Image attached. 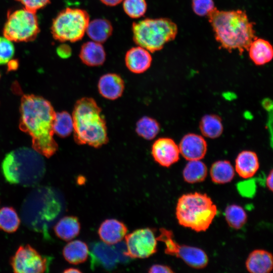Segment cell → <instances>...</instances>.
Masks as SVG:
<instances>
[{
    "label": "cell",
    "mask_w": 273,
    "mask_h": 273,
    "mask_svg": "<svg viewBox=\"0 0 273 273\" xmlns=\"http://www.w3.org/2000/svg\"><path fill=\"white\" fill-rule=\"evenodd\" d=\"M19 128L32 139V148L49 158L58 150L53 138L56 112L51 103L34 95H25L21 100Z\"/></svg>",
    "instance_id": "obj_1"
},
{
    "label": "cell",
    "mask_w": 273,
    "mask_h": 273,
    "mask_svg": "<svg viewBox=\"0 0 273 273\" xmlns=\"http://www.w3.org/2000/svg\"><path fill=\"white\" fill-rule=\"evenodd\" d=\"M220 47L228 51L237 50L242 55L257 37L254 23L241 10L220 11L214 8L207 15Z\"/></svg>",
    "instance_id": "obj_2"
},
{
    "label": "cell",
    "mask_w": 273,
    "mask_h": 273,
    "mask_svg": "<svg viewBox=\"0 0 273 273\" xmlns=\"http://www.w3.org/2000/svg\"><path fill=\"white\" fill-rule=\"evenodd\" d=\"M101 112L92 98L84 97L77 101L72 115L76 143L98 148L108 143L106 123Z\"/></svg>",
    "instance_id": "obj_3"
},
{
    "label": "cell",
    "mask_w": 273,
    "mask_h": 273,
    "mask_svg": "<svg viewBox=\"0 0 273 273\" xmlns=\"http://www.w3.org/2000/svg\"><path fill=\"white\" fill-rule=\"evenodd\" d=\"M42 155L33 148L21 147L6 154L2 163V172L11 184L35 186L46 171Z\"/></svg>",
    "instance_id": "obj_4"
},
{
    "label": "cell",
    "mask_w": 273,
    "mask_h": 273,
    "mask_svg": "<svg viewBox=\"0 0 273 273\" xmlns=\"http://www.w3.org/2000/svg\"><path fill=\"white\" fill-rule=\"evenodd\" d=\"M217 213V207L211 199L206 194L197 192L181 195L175 209L178 223L197 232L206 231Z\"/></svg>",
    "instance_id": "obj_5"
},
{
    "label": "cell",
    "mask_w": 273,
    "mask_h": 273,
    "mask_svg": "<svg viewBox=\"0 0 273 273\" xmlns=\"http://www.w3.org/2000/svg\"><path fill=\"white\" fill-rule=\"evenodd\" d=\"M133 40L151 53L161 50L176 37V24L169 19L146 18L132 25Z\"/></svg>",
    "instance_id": "obj_6"
},
{
    "label": "cell",
    "mask_w": 273,
    "mask_h": 273,
    "mask_svg": "<svg viewBox=\"0 0 273 273\" xmlns=\"http://www.w3.org/2000/svg\"><path fill=\"white\" fill-rule=\"evenodd\" d=\"M89 22L88 13L79 8H66L54 19L51 33L54 38L61 42H76L86 33Z\"/></svg>",
    "instance_id": "obj_7"
},
{
    "label": "cell",
    "mask_w": 273,
    "mask_h": 273,
    "mask_svg": "<svg viewBox=\"0 0 273 273\" xmlns=\"http://www.w3.org/2000/svg\"><path fill=\"white\" fill-rule=\"evenodd\" d=\"M39 31L36 13L24 8L8 12L3 33L4 36L11 41H33Z\"/></svg>",
    "instance_id": "obj_8"
},
{
    "label": "cell",
    "mask_w": 273,
    "mask_h": 273,
    "mask_svg": "<svg viewBox=\"0 0 273 273\" xmlns=\"http://www.w3.org/2000/svg\"><path fill=\"white\" fill-rule=\"evenodd\" d=\"M124 255L131 258L150 257L157 250V239L153 230L146 228L136 230L125 236Z\"/></svg>",
    "instance_id": "obj_9"
},
{
    "label": "cell",
    "mask_w": 273,
    "mask_h": 273,
    "mask_svg": "<svg viewBox=\"0 0 273 273\" xmlns=\"http://www.w3.org/2000/svg\"><path fill=\"white\" fill-rule=\"evenodd\" d=\"M10 263L16 273H41L46 271L48 260L29 245L20 246Z\"/></svg>",
    "instance_id": "obj_10"
},
{
    "label": "cell",
    "mask_w": 273,
    "mask_h": 273,
    "mask_svg": "<svg viewBox=\"0 0 273 273\" xmlns=\"http://www.w3.org/2000/svg\"><path fill=\"white\" fill-rule=\"evenodd\" d=\"M178 146L168 138H161L154 142L152 155L154 160L160 165L168 167L176 163L179 158Z\"/></svg>",
    "instance_id": "obj_11"
},
{
    "label": "cell",
    "mask_w": 273,
    "mask_h": 273,
    "mask_svg": "<svg viewBox=\"0 0 273 273\" xmlns=\"http://www.w3.org/2000/svg\"><path fill=\"white\" fill-rule=\"evenodd\" d=\"M180 154L186 160H201L205 156L207 149V143L201 135L189 133L181 139L179 146Z\"/></svg>",
    "instance_id": "obj_12"
},
{
    "label": "cell",
    "mask_w": 273,
    "mask_h": 273,
    "mask_svg": "<svg viewBox=\"0 0 273 273\" xmlns=\"http://www.w3.org/2000/svg\"><path fill=\"white\" fill-rule=\"evenodd\" d=\"M172 256L180 258L188 265L196 269L203 268L208 263V256L202 249L177 243Z\"/></svg>",
    "instance_id": "obj_13"
},
{
    "label": "cell",
    "mask_w": 273,
    "mask_h": 273,
    "mask_svg": "<svg viewBox=\"0 0 273 273\" xmlns=\"http://www.w3.org/2000/svg\"><path fill=\"white\" fill-rule=\"evenodd\" d=\"M127 232V228L125 224L114 218L103 221L98 232L100 239L108 245H114L122 241Z\"/></svg>",
    "instance_id": "obj_14"
},
{
    "label": "cell",
    "mask_w": 273,
    "mask_h": 273,
    "mask_svg": "<svg viewBox=\"0 0 273 273\" xmlns=\"http://www.w3.org/2000/svg\"><path fill=\"white\" fill-rule=\"evenodd\" d=\"M152 62L150 52L139 46L128 50L125 56L126 67L131 72L136 74L146 71L150 67Z\"/></svg>",
    "instance_id": "obj_15"
},
{
    "label": "cell",
    "mask_w": 273,
    "mask_h": 273,
    "mask_svg": "<svg viewBox=\"0 0 273 273\" xmlns=\"http://www.w3.org/2000/svg\"><path fill=\"white\" fill-rule=\"evenodd\" d=\"M98 88L99 93L104 98L114 100L122 96L124 89V82L116 73H107L100 78Z\"/></svg>",
    "instance_id": "obj_16"
},
{
    "label": "cell",
    "mask_w": 273,
    "mask_h": 273,
    "mask_svg": "<svg viewBox=\"0 0 273 273\" xmlns=\"http://www.w3.org/2000/svg\"><path fill=\"white\" fill-rule=\"evenodd\" d=\"M245 265L251 273H269L273 267L272 255L266 250L255 249L249 254Z\"/></svg>",
    "instance_id": "obj_17"
},
{
    "label": "cell",
    "mask_w": 273,
    "mask_h": 273,
    "mask_svg": "<svg viewBox=\"0 0 273 273\" xmlns=\"http://www.w3.org/2000/svg\"><path fill=\"white\" fill-rule=\"evenodd\" d=\"M106 54L102 43L94 41L84 43L80 49L79 57L82 62L90 67L103 65Z\"/></svg>",
    "instance_id": "obj_18"
},
{
    "label": "cell",
    "mask_w": 273,
    "mask_h": 273,
    "mask_svg": "<svg viewBox=\"0 0 273 273\" xmlns=\"http://www.w3.org/2000/svg\"><path fill=\"white\" fill-rule=\"evenodd\" d=\"M259 163L256 154L251 151H243L235 160V170L243 178H249L255 175L259 169Z\"/></svg>",
    "instance_id": "obj_19"
},
{
    "label": "cell",
    "mask_w": 273,
    "mask_h": 273,
    "mask_svg": "<svg viewBox=\"0 0 273 273\" xmlns=\"http://www.w3.org/2000/svg\"><path fill=\"white\" fill-rule=\"evenodd\" d=\"M249 55L251 60L256 65H263L270 62L273 57V49L268 41L262 39H254L249 49Z\"/></svg>",
    "instance_id": "obj_20"
},
{
    "label": "cell",
    "mask_w": 273,
    "mask_h": 273,
    "mask_svg": "<svg viewBox=\"0 0 273 273\" xmlns=\"http://www.w3.org/2000/svg\"><path fill=\"white\" fill-rule=\"evenodd\" d=\"M80 223L78 218L74 216H66L61 218L54 226L56 236L65 241H69L78 235Z\"/></svg>",
    "instance_id": "obj_21"
},
{
    "label": "cell",
    "mask_w": 273,
    "mask_h": 273,
    "mask_svg": "<svg viewBox=\"0 0 273 273\" xmlns=\"http://www.w3.org/2000/svg\"><path fill=\"white\" fill-rule=\"evenodd\" d=\"M112 32L111 23L104 18L89 21L86 30V34L93 41L101 43L105 42L112 35Z\"/></svg>",
    "instance_id": "obj_22"
},
{
    "label": "cell",
    "mask_w": 273,
    "mask_h": 273,
    "mask_svg": "<svg viewBox=\"0 0 273 273\" xmlns=\"http://www.w3.org/2000/svg\"><path fill=\"white\" fill-rule=\"evenodd\" d=\"M87 244L81 240L70 241L63 249V255L69 263L78 264L84 262L88 256Z\"/></svg>",
    "instance_id": "obj_23"
},
{
    "label": "cell",
    "mask_w": 273,
    "mask_h": 273,
    "mask_svg": "<svg viewBox=\"0 0 273 273\" xmlns=\"http://www.w3.org/2000/svg\"><path fill=\"white\" fill-rule=\"evenodd\" d=\"M210 175L213 183L224 184L233 180L235 176V169L229 161L218 160L212 164Z\"/></svg>",
    "instance_id": "obj_24"
},
{
    "label": "cell",
    "mask_w": 273,
    "mask_h": 273,
    "mask_svg": "<svg viewBox=\"0 0 273 273\" xmlns=\"http://www.w3.org/2000/svg\"><path fill=\"white\" fill-rule=\"evenodd\" d=\"M207 175V166L200 160H189L183 172L185 181L189 184L202 182Z\"/></svg>",
    "instance_id": "obj_25"
},
{
    "label": "cell",
    "mask_w": 273,
    "mask_h": 273,
    "mask_svg": "<svg viewBox=\"0 0 273 273\" xmlns=\"http://www.w3.org/2000/svg\"><path fill=\"white\" fill-rule=\"evenodd\" d=\"M200 129L204 136L210 139L217 138L223 131L221 119L216 115H205L200 121Z\"/></svg>",
    "instance_id": "obj_26"
},
{
    "label": "cell",
    "mask_w": 273,
    "mask_h": 273,
    "mask_svg": "<svg viewBox=\"0 0 273 273\" xmlns=\"http://www.w3.org/2000/svg\"><path fill=\"white\" fill-rule=\"evenodd\" d=\"M224 216L229 225L236 230L242 228L247 220V215L244 209L236 204L229 205L226 207Z\"/></svg>",
    "instance_id": "obj_27"
},
{
    "label": "cell",
    "mask_w": 273,
    "mask_h": 273,
    "mask_svg": "<svg viewBox=\"0 0 273 273\" xmlns=\"http://www.w3.org/2000/svg\"><path fill=\"white\" fill-rule=\"evenodd\" d=\"M20 224V219L16 210L11 207L0 209V229L5 232H16Z\"/></svg>",
    "instance_id": "obj_28"
},
{
    "label": "cell",
    "mask_w": 273,
    "mask_h": 273,
    "mask_svg": "<svg viewBox=\"0 0 273 273\" xmlns=\"http://www.w3.org/2000/svg\"><path fill=\"white\" fill-rule=\"evenodd\" d=\"M135 131L143 138L151 140L155 138L160 131L159 123L154 119L144 116L136 124Z\"/></svg>",
    "instance_id": "obj_29"
},
{
    "label": "cell",
    "mask_w": 273,
    "mask_h": 273,
    "mask_svg": "<svg viewBox=\"0 0 273 273\" xmlns=\"http://www.w3.org/2000/svg\"><path fill=\"white\" fill-rule=\"evenodd\" d=\"M53 130L58 135L66 137L73 130L72 116L66 111L56 113L53 123Z\"/></svg>",
    "instance_id": "obj_30"
},
{
    "label": "cell",
    "mask_w": 273,
    "mask_h": 273,
    "mask_svg": "<svg viewBox=\"0 0 273 273\" xmlns=\"http://www.w3.org/2000/svg\"><path fill=\"white\" fill-rule=\"evenodd\" d=\"M123 9L130 18L137 19L145 14L147 4L146 0H123Z\"/></svg>",
    "instance_id": "obj_31"
},
{
    "label": "cell",
    "mask_w": 273,
    "mask_h": 273,
    "mask_svg": "<svg viewBox=\"0 0 273 273\" xmlns=\"http://www.w3.org/2000/svg\"><path fill=\"white\" fill-rule=\"evenodd\" d=\"M15 48L12 41L0 36V65L7 64L13 57Z\"/></svg>",
    "instance_id": "obj_32"
},
{
    "label": "cell",
    "mask_w": 273,
    "mask_h": 273,
    "mask_svg": "<svg viewBox=\"0 0 273 273\" xmlns=\"http://www.w3.org/2000/svg\"><path fill=\"white\" fill-rule=\"evenodd\" d=\"M192 9L200 16H207L214 8L213 0H192Z\"/></svg>",
    "instance_id": "obj_33"
},
{
    "label": "cell",
    "mask_w": 273,
    "mask_h": 273,
    "mask_svg": "<svg viewBox=\"0 0 273 273\" xmlns=\"http://www.w3.org/2000/svg\"><path fill=\"white\" fill-rule=\"evenodd\" d=\"M20 2L24 8L33 13L44 7L50 3V0H15Z\"/></svg>",
    "instance_id": "obj_34"
},
{
    "label": "cell",
    "mask_w": 273,
    "mask_h": 273,
    "mask_svg": "<svg viewBox=\"0 0 273 273\" xmlns=\"http://www.w3.org/2000/svg\"><path fill=\"white\" fill-rule=\"evenodd\" d=\"M57 55L62 59H67L72 54V49L67 44L62 43L59 45L56 50Z\"/></svg>",
    "instance_id": "obj_35"
},
{
    "label": "cell",
    "mask_w": 273,
    "mask_h": 273,
    "mask_svg": "<svg viewBox=\"0 0 273 273\" xmlns=\"http://www.w3.org/2000/svg\"><path fill=\"white\" fill-rule=\"evenodd\" d=\"M149 273H173L172 268L168 265L155 264L151 266L149 268Z\"/></svg>",
    "instance_id": "obj_36"
},
{
    "label": "cell",
    "mask_w": 273,
    "mask_h": 273,
    "mask_svg": "<svg viewBox=\"0 0 273 273\" xmlns=\"http://www.w3.org/2000/svg\"><path fill=\"white\" fill-rule=\"evenodd\" d=\"M8 64V70L14 71L16 70L19 66V62L17 59H11Z\"/></svg>",
    "instance_id": "obj_37"
},
{
    "label": "cell",
    "mask_w": 273,
    "mask_h": 273,
    "mask_svg": "<svg viewBox=\"0 0 273 273\" xmlns=\"http://www.w3.org/2000/svg\"><path fill=\"white\" fill-rule=\"evenodd\" d=\"M272 177H273V172H272V170H271L269 173L268 174V175H267L266 178V186L271 192H272V190H273Z\"/></svg>",
    "instance_id": "obj_38"
},
{
    "label": "cell",
    "mask_w": 273,
    "mask_h": 273,
    "mask_svg": "<svg viewBox=\"0 0 273 273\" xmlns=\"http://www.w3.org/2000/svg\"><path fill=\"white\" fill-rule=\"evenodd\" d=\"M123 1V0H100V1L104 5L110 7L117 6Z\"/></svg>",
    "instance_id": "obj_39"
},
{
    "label": "cell",
    "mask_w": 273,
    "mask_h": 273,
    "mask_svg": "<svg viewBox=\"0 0 273 273\" xmlns=\"http://www.w3.org/2000/svg\"><path fill=\"white\" fill-rule=\"evenodd\" d=\"M63 272L64 273H72V272H81V271L78 269V268L74 267H70L66 268L64 270Z\"/></svg>",
    "instance_id": "obj_40"
},
{
    "label": "cell",
    "mask_w": 273,
    "mask_h": 273,
    "mask_svg": "<svg viewBox=\"0 0 273 273\" xmlns=\"http://www.w3.org/2000/svg\"><path fill=\"white\" fill-rule=\"evenodd\" d=\"M269 100H265L263 103L264 107L266 109H269V107H271V103H269Z\"/></svg>",
    "instance_id": "obj_41"
}]
</instances>
